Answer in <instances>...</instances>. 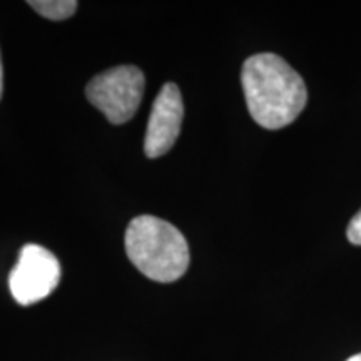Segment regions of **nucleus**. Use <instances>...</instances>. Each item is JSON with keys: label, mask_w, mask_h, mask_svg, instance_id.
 Returning <instances> with one entry per match:
<instances>
[{"label": "nucleus", "mask_w": 361, "mask_h": 361, "mask_svg": "<svg viewBox=\"0 0 361 361\" xmlns=\"http://www.w3.org/2000/svg\"><path fill=\"white\" fill-rule=\"evenodd\" d=\"M184 119V104L180 90L174 82L162 85L156 101L152 102L151 116H149L146 139H144V152L154 159L169 151L178 141L180 126Z\"/></svg>", "instance_id": "nucleus-5"}, {"label": "nucleus", "mask_w": 361, "mask_h": 361, "mask_svg": "<svg viewBox=\"0 0 361 361\" xmlns=\"http://www.w3.org/2000/svg\"><path fill=\"white\" fill-rule=\"evenodd\" d=\"M144 74L135 66H117L101 72L85 87L89 102L111 124H126L134 117L144 96Z\"/></svg>", "instance_id": "nucleus-3"}, {"label": "nucleus", "mask_w": 361, "mask_h": 361, "mask_svg": "<svg viewBox=\"0 0 361 361\" xmlns=\"http://www.w3.org/2000/svg\"><path fill=\"white\" fill-rule=\"evenodd\" d=\"M4 90V67H2V57H0V97H2Z\"/></svg>", "instance_id": "nucleus-8"}, {"label": "nucleus", "mask_w": 361, "mask_h": 361, "mask_svg": "<svg viewBox=\"0 0 361 361\" xmlns=\"http://www.w3.org/2000/svg\"><path fill=\"white\" fill-rule=\"evenodd\" d=\"M246 106L264 129H283L303 112L308 102L305 80L276 54L247 57L241 71Z\"/></svg>", "instance_id": "nucleus-1"}, {"label": "nucleus", "mask_w": 361, "mask_h": 361, "mask_svg": "<svg viewBox=\"0 0 361 361\" xmlns=\"http://www.w3.org/2000/svg\"><path fill=\"white\" fill-rule=\"evenodd\" d=\"M346 361H361V353L353 355V356H351V358H348Z\"/></svg>", "instance_id": "nucleus-9"}, {"label": "nucleus", "mask_w": 361, "mask_h": 361, "mask_svg": "<svg viewBox=\"0 0 361 361\" xmlns=\"http://www.w3.org/2000/svg\"><path fill=\"white\" fill-rule=\"evenodd\" d=\"M128 258L144 276L173 283L188 271L189 246L176 226L156 216H137L126 231Z\"/></svg>", "instance_id": "nucleus-2"}, {"label": "nucleus", "mask_w": 361, "mask_h": 361, "mask_svg": "<svg viewBox=\"0 0 361 361\" xmlns=\"http://www.w3.org/2000/svg\"><path fill=\"white\" fill-rule=\"evenodd\" d=\"M61 276V263L54 252L39 245H25L8 274V288L17 303L29 306L51 295Z\"/></svg>", "instance_id": "nucleus-4"}, {"label": "nucleus", "mask_w": 361, "mask_h": 361, "mask_svg": "<svg viewBox=\"0 0 361 361\" xmlns=\"http://www.w3.org/2000/svg\"><path fill=\"white\" fill-rule=\"evenodd\" d=\"M29 6L49 20H66L78 11L74 0H30Z\"/></svg>", "instance_id": "nucleus-6"}, {"label": "nucleus", "mask_w": 361, "mask_h": 361, "mask_svg": "<svg viewBox=\"0 0 361 361\" xmlns=\"http://www.w3.org/2000/svg\"><path fill=\"white\" fill-rule=\"evenodd\" d=\"M346 236H348L351 245L361 246V209L350 221L348 229H346Z\"/></svg>", "instance_id": "nucleus-7"}]
</instances>
